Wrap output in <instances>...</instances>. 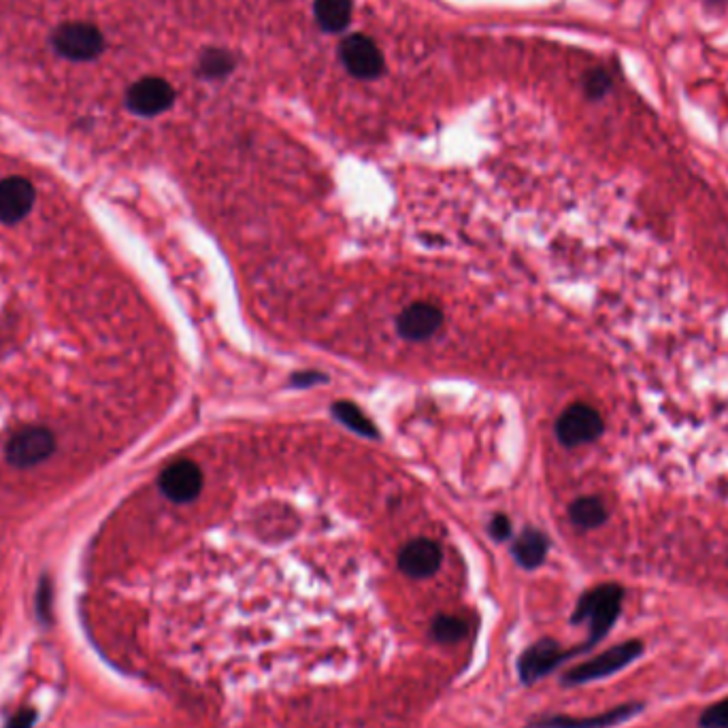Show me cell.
Masks as SVG:
<instances>
[{
	"instance_id": "cell-4",
	"label": "cell",
	"mask_w": 728,
	"mask_h": 728,
	"mask_svg": "<svg viewBox=\"0 0 728 728\" xmlns=\"http://www.w3.org/2000/svg\"><path fill=\"white\" fill-rule=\"evenodd\" d=\"M573 656H577L575 648L562 650V645L556 639L543 637V639L535 641L533 645H528V648L520 654L518 675H520L522 684L533 686L539 680H543L545 675L556 671L562 663H567V660Z\"/></svg>"
},
{
	"instance_id": "cell-21",
	"label": "cell",
	"mask_w": 728,
	"mask_h": 728,
	"mask_svg": "<svg viewBox=\"0 0 728 728\" xmlns=\"http://www.w3.org/2000/svg\"><path fill=\"white\" fill-rule=\"evenodd\" d=\"M584 88H586V94L590 98H601L609 92L611 88V77L607 75V71L603 69H597V71H590L584 79Z\"/></svg>"
},
{
	"instance_id": "cell-9",
	"label": "cell",
	"mask_w": 728,
	"mask_h": 728,
	"mask_svg": "<svg viewBox=\"0 0 728 728\" xmlns=\"http://www.w3.org/2000/svg\"><path fill=\"white\" fill-rule=\"evenodd\" d=\"M203 488V471L192 460H177L160 475V490L173 503L194 501Z\"/></svg>"
},
{
	"instance_id": "cell-5",
	"label": "cell",
	"mask_w": 728,
	"mask_h": 728,
	"mask_svg": "<svg viewBox=\"0 0 728 728\" xmlns=\"http://www.w3.org/2000/svg\"><path fill=\"white\" fill-rule=\"evenodd\" d=\"M603 428L605 424L597 409L586 403H575L562 411V416L556 422V435L562 445L577 448V445L599 439L603 435Z\"/></svg>"
},
{
	"instance_id": "cell-7",
	"label": "cell",
	"mask_w": 728,
	"mask_h": 728,
	"mask_svg": "<svg viewBox=\"0 0 728 728\" xmlns=\"http://www.w3.org/2000/svg\"><path fill=\"white\" fill-rule=\"evenodd\" d=\"M341 62L358 79H375L384 73V56L373 39L352 35L341 43Z\"/></svg>"
},
{
	"instance_id": "cell-6",
	"label": "cell",
	"mask_w": 728,
	"mask_h": 728,
	"mask_svg": "<svg viewBox=\"0 0 728 728\" xmlns=\"http://www.w3.org/2000/svg\"><path fill=\"white\" fill-rule=\"evenodd\" d=\"M128 109L143 118H154L175 103V90L167 79L162 77H143L132 84L126 94Z\"/></svg>"
},
{
	"instance_id": "cell-19",
	"label": "cell",
	"mask_w": 728,
	"mask_h": 728,
	"mask_svg": "<svg viewBox=\"0 0 728 728\" xmlns=\"http://www.w3.org/2000/svg\"><path fill=\"white\" fill-rule=\"evenodd\" d=\"M469 633L467 622L458 616L439 614L433 624H430V637L437 643H456Z\"/></svg>"
},
{
	"instance_id": "cell-12",
	"label": "cell",
	"mask_w": 728,
	"mask_h": 728,
	"mask_svg": "<svg viewBox=\"0 0 728 728\" xmlns=\"http://www.w3.org/2000/svg\"><path fill=\"white\" fill-rule=\"evenodd\" d=\"M443 324V313L430 303H413L396 318V330L407 341H426Z\"/></svg>"
},
{
	"instance_id": "cell-3",
	"label": "cell",
	"mask_w": 728,
	"mask_h": 728,
	"mask_svg": "<svg viewBox=\"0 0 728 728\" xmlns=\"http://www.w3.org/2000/svg\"><path fill=\"white\" fill-rule=\"evenodd\" d=\"M52 45L62 58L75 62H88L103 54L105 39L101 30L88 22H69L56 28Z\"/></svg>"
},
{
	"instance_id": "cell-1",
	"label": "cell",
	"mask_w": 728,
	"mask_h": 728,
	"mask_svg": "<svg viewBox=\"0 0 728 728\" xmlns=\"http://www.w3.org/2000/svg\"><path fill=\"white\" fill-rule=\"evenodd\" d=\"M624 603V588L620 584H601L586 590L577 601L571 624H588V639L575 648L577 656L599 645L616 626Z\"/></svg>"
},
{
	"instance_id": "cell-24",
	"label": "cell",
	"mask_w": 728,
	"mask_h": 728,
	"mask_svg": "<svg viewBox=\"0 0 728 728\" xmlns=\"http://www.w3.org/2000/svg\"><path fill=\"white\" fill-rule=\"evenodd\" d=\"M35 722V711H24V714L15 716L9 724V728H30V724Z\"/></svg>"
},
{
	"instance_id": "cell-2",
	"label": "cell",
	"mask_w": 728,
	"mask_h": 728,
	"mask_svg": "<svg viewBox=\"0 0 728 728\" xmlns=\"http://www.w3.org/2000/svg\"><path fill=\"white\" fill-rule=\"evenodd\" d=\"M643 652H645V645L641 639L620 641L616 645H611L609 650L588 658L586 663H579V665L571 667L569 671L562 673L560 684L573 688V686H584V684L605 680V677H611V675L624 671L626 667H631L637 658L643 656Z\"/></svg>"
},
{
	"instance_id": "cell-14",
	"label": "cell",
	"mask_w": 728,
	"mask_h": 728,
	"mask_svg": "<svg viewBox=\"0 0 728 728\" xmlns=\"http://www.w3.org/2000/svg\"><path fill=\"white\" fill-rule=\"evenodd\" d=\"M550 541L537 528H524L518 541L514 543V556L518 565L524 569H537L543 565L545 556H548Z\"/></svg>"
},
{
	"instance_id": "cell-18",
	"label": "cell",
	"mask_w": 728,
	"mask_h": 728,
	"mask_svg": "<svg viewBox=\"0 0 728 728\" xmlns=\"http://www.w3.org/2000/svg\"><path fill=\"white\" fill-rule=\"evenodd\" d=\"M235 69V58L226 49L211 47L201 56V64H198V71L207 79H220L226 77L230 71Z\"/></svg>"
},
{
	"instance_id": "cell-20",
	"label": "cell",
	"mask_w": 728,
	"mask_h": 728,
	"mask_svg": "<svg viewBox=\"0 0 728 728\" xmlns=\"http://www.w3.org/2000/svg\"><path fill=\"white\" fill-rule=\"evenodd\" d=\"M701 728H728V697L703 709L699 718Z\"/></svg>"
},
{
	"instance_id": "cell-16",
	"label": "cell",
	"mask_w": 728,
	"mask_h": 728,
	"mask_svg": "<svg viewBox=\"0 0 728 728\" xmlns=\"http://www.w3.org/2000/svg\"><path fill=\"white\" fill-rule=\"evenodd\" d=\"M569 518L575 526L584 528V531H592V528H599L607 522L609 514L607 507L597 496H582L569 507Z\"/></svg>"
},
{
	"instance_id": "cell-8",
	"label": "cell",
	"mask_w": 728,
	"mask_h": 728,
	"mask_svg": "<svg viewBox=\"0 0 728 728\" xmlns=\"http://www.w3.org/2000/svg\"><path fill=\"white\" fill-rule=\"evenodd\" d=\"M56 441L47 428H26L13 435L7 445V460L13 467H35L54 452Z\"/></svg>"
},
{
	"instance_id": "cell-10",
	"label": "cell",
	"mask_w": 728,
	"mask_h": 728,
	"mask_svg": "<svg viewBox=\"0 0 728 728\" xmlns=\"http://www.w3.org/2000/svg\"><path fill=\"white\" fill-rule=\"evenodd\" d=\"M643 709H645V703L628 701L618 707H611L597 716H586V718L548 716V718L537 720L533 724V728H611V726H618V724H624L628 720L637 718Z\"/></svg>"
},
{
	"instance_id": "cell-22",
	"label": "cell",
	"mask_w": 728,
	"mask_h": 728,
	"mask_svg": "<svg viewBox=\"0 0 728 728\" xmlns=\"http://www.w3.org/2000/svg\"><path fill=\"white\" fill-rule=\"evenodd\" d=\"M490 535L496 541H505L511 535V522H509V518L503 516V514L494 516V520L490 522Z\"/></svg>"
},
{
	"instance_id": "cell-13",
	"label": "cell",
	"mask_w": 728,
	"mask_h": 728,
	"mask_svg": "<svg viewBox=\"0 0 728 728\" xmlns=\"http://www.w3.org/2000/svg\"><path fill=\"white\" fill-rule=\"evenodd\" d=\"M35 205V188L24 177L0 181V222L15 224L24 220Z\"/></svg>"
},
{
	"instance_id": "cell-11",
	"label": "cell",
	"mask_w": 728,
	"mask_h": 728,
	"mask_svg": "<svg viewBox=\"0 0 728 728\" xmlns=\"http://www.w3.org/2000/svg\"><path fill=\"white\" fill-rule=\"evenodd\" d=\"M443 560V552L439 548V543L430 541V539H416L407 543L405 548L399 552V560L396 565L399 569L413 579H426L433 577Z\"/></svg>"
},
{
	"instance_id": "cell-23",
	"label": "cell",
	"mask_w": 728,
	"mask_h": 728,
	"mask_svg": "<svg viewBox=\"0 0 728 728\" xmlns=\"http://www.w3.org/2000/svg\"><path fill=\"white\" fill-rule=\"evenodd\" d=\"M322 382H326V377L324 375H318V373H313V371H309V373H296L292 377V384L294 386H313V384H322Z\"/></svg>"
},
{
	"instance_id": "cell-15",
	"label": "cell",
	"mask_w": 728,
	"mask_h": 728,
	"mask_svg": "<svg viewBox=\"0 0 728 728\" xmlns=\"http://www.w3.org/2000/svg\"><path fill=\"white\" fill-rule=\"evenodd\" d=\"M313 13L322 30L341 32L350 26L352 20V0H316Z\"/></svg>"
},
{
	"instance_id": "cell-17",
	"label": "cell",
	"mask_w": 728,
	"mask_h": 728,
	"mask_svg": "<svg viewBox=\"0 0 728 728\" xmlns=\"http://www.w3.org/2000/svg\"><path fill=\"white\" fill-rule=\"evenodd\" d=\"M333 413H335V418L341 424H345L347 428H352L354 433H358L362 437H369V439H377L375 424L367 416H364V413L356 405L347 403V401H339V403L333 405Z\"/></svg>"
}]
</instances>
